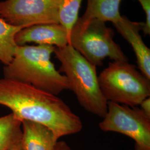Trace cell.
<instances>
[{"label":"cell","instance_id":"6da1fadb","mask_svg":"<svg viewBox=\"0 0 150 150\" xmlns=\"http://www.w3.org/2000/svg\"><path fill=\"white\" fill-rule=\"evenodd\" d=\"M0 105L10 108L21 122L46 126L57 140L83 128L81 118L61 98L25 83L0 79Z\"/></svg>","mask_w":150,"mask_h":150},{"label":"cell","instance_id":"7a4b0ae2","mask_svg":"<svg viewBox=\"0 0 150 150\" xmlns=\"http://www.w3.org/2000/svg\"><path fill=\"white\" fill-rule=\"evenodd\" d=\"M54 48L46 45H17L12 59L4 67V78L55 96L70 90L66 77L56 69L51 61Z\"/></svg>","mask_w":150,"mask_h":150},{"label":"cell","instance_id":"3957f363","mask_svg":"<svg viewBox=\"0 0 150 150\" xmlns=\"http://www.w3.org/2000/svg\"><path fill=\"white\" fill-rule=\"evenodd\" d=\"M54 54L81 106L87 112L103 118L107 101L100 88L96 66L92 64L70 45L55 47Z\"/></svg>","mask_w":150,"mask_h":150},{"label":"cell","instance_id":"277c9868","mask_svg":"<svg viewBox=\"0 0 150 150\" xmlns=\"http://www.w3.org/2000/svg\"><path fill=\"white\" fill-rule=\"evenodd\" d=\"M98 80L107 102L134 107L150 96V80L128 61L110 62Z\"/></svg>","mask_w":150,"mask_h":150},{"label":"cell","instance_id":"5b68a950","mask_svg":"<svg viewBox=\"0 0 150 150\" xmlns=\"http://www.w3.org/2000/svg\"><path fill=\"white\" fill-rule=\"evenodd\" d=\"M112 29L97 18H79L70 32V45L88 62L101 66L108 57L113 61H128L118 44L113 41Z\"/></svg>","mask_w":150,"mask_h":150},{"label":"cell","instance_id":"8992f818","mask_svg":"<svg viewBox=\"0 0 150 150\" xmlns=\"http://www.w3.org/2000/svg\"><path fill=\"white\" fill-rule=\"evenodd\" d=\"M98 127L103 132L128 136L134 141L135 150H150V117L139 107L107 102V112Z\"/></svg>","mask_w":150,"mask_h":150},{"label":"cell","instance_id":"52a82bcc","mask_svg":"<svg viewBox=\"0 0 150 150\" xmlns=\"http://www.w3.org/2000/svg\"><path fill=\"white\" fill-rule=\"evenodd\" d=\"M59 0H5L0 2V18L22 28L59 23Z\"/></svg>","mask_w":150,"mask_h":150},{"label":"cell","instance_id":"ba28073f","mask_svg":"<svg viewBox=\"0 0 150 150\" xmlns=\"http://www.w3.org/2000/svg\"><path fill=\"white\" fill-rule=\"evenodd\" d=\"M70 35L59 23H44L21 29L16 34L18 46L35 43L62 47L69 45Z\"/></svg>","mask_w":150,"mask_h":150},{"label":"cell","instance_id":"9c48e42d","mask_svg":"<svg viewBox=\"0 0 150 150\" xmlns=\"http://www.w3.org/2000/svg\"><path fill=\"white\" fill-rule=\"evenodd\" d=\"M113 25L131 46L139 71L150 80V49L145 45L139 34L145 23L131 21L126 17L121 16V19Z\"/></svg>","mask_w":150,"mask_h":150},{"label":"cell","instance_id":"30bf717a","mask_svg":"<svg viewBox=\"0 0 150 150\" xmlns=\"http://www.w3.org/2000/svg\"><path fill=\"white\" fill-rule=\"evenodd\" d=\"M58 140L52 131L41 123L22 121L21 144L23 150H54Z\"/></svg>","mask_w":150,"mask_h":150},{"label":"cell","instance_id":"8fae6325","mask_svg":"<svg viewBox=\"0 0 150 150\" xmlns=\"http://www.w3.org/2000/svg\"><path fill=\"white\" fill-rule=\"evenodd\" d=\"M121 0H87V6L83 20L97 18L102 21L115 23L119 21L121 16L119 6Z\"/></svg>","mask_w":150,"mask_h":150},{"label":"cell","instance_id":"7c38bea8","mask_svg":"<svg viewBox=\"0 0 150 150\" xmlns=\"http://www.w3.org/2000/svg\"><path fill=\"white\" fill-rule=\"evenodd\" d=\"M22 122L13 113L0 117V150H8L21 141Z\"/></svg>","mask_w":150,"mask_h":150},{"label":"cell","instance_id":"4fadbf2b","mask_svg":"<svg viewBox=\"0 0 150 150\" xmlns=\"http://www.w3.org/2000/svg\"><path fill=\"white\" fill-rule=\"evenodd\" d=\"M21 29L0 18V62L5 65L8 64L13 58L17 46L15 36Z\"/></svg>","mask_w":150,"mask_h":150},{"label":"cell","instance_id":"5bb4252c","mask_svg":"<svg viewBox=\"0 0 150 150\" xmlns=\"http://www.w3.org/2000/svg\"><path fill=\"white\" fill-rule=\"evenodd\" d=\"M82 1V0H59V24L66 29L69 35L79 18V12Z\"/></svg>","mask_w":150,"mask_h":150},{"label":"cell","instance_id":"9a60e30c","mask_svg":"<svg viewBox=\"0 0 150 150\" xmlns=\"http://www.w3.org/2000/svg\"><path fill=\"white\" fill-rule=\"evenodd\" d=\"M140 109L146 116L150 117V97H149L144 100L139 105Z\"/></svg>","mask_w":150,"mask_h":150},{"label":"cell","instance_id":"2e32d148","mask_svg":"<svg viewBox=\"0 0 150 150\" xmlns=\"http://www.w3.org/2000/svg\"><path fill=\"white\" fill-rule=\"evenodd\" d=\"M54 150H71L70 146L64 141H57Z\"/></svg>","mask_w":150,"mask_h":150},{"label":"cell","instance_id":"e0dca14e","mask_svg":"<svg viewBox=\"0 0 150 150\" xmlns=\"http://www.w3.org/2000/svg\"><path fill=\"white\" fill-rule=\"evenodd\" d=\"M8 150H23L22 149L21 141L17 142L15 145H13Z\"/></svg>","mask_w":150,"mask_h":150}]
</instances>
